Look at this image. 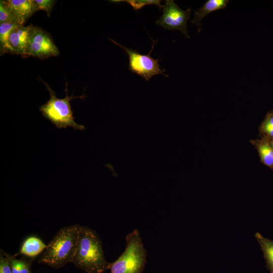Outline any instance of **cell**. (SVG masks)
Wrapping results in <instances>:
<instances>
[{"instance_id": "cell-3", "label": "cell", "mask_w": 273, "mask_h": 273, "mask_svg": "<svg viewBox=\"0 0 273 273\" xmlns=\"http://www.w3.org/2000/svg\"><path fill=\"white\" fill-rule=\"evenodd\" d=\"M41 82L48 90L50 96L49 100L39 108L42 116L59 129H66L71 127L75 130H84V125L78 124L75 121V117L70 103L71 101L74 99L84 100L85 98L84 94L79 96H73V94L69 96L67 83L66 82L64 89L66 93L65 97L59 99L56 97V93L47 82L42 81Z\"/></svg>"}, {"instance_id": "cell-18", "label": "cell", "mask_w": 273, "mask_h": 273, "mask_svg": "<svg viewBox=\"0 0 273 273\" xmlns=\"http://www.w3.org/2000/svg\"><path fill=\"white\" fill-rule=\"evenodd\" d=\"M17 22L20 25L16 18L14 16L10 10L6 6L4 1H0V24L8 22Z\"/></svg>"}, {"instance_id": "cell-9", "label": "cell", "mask_w": 273, "mask_h": 273, "mask_svg": "<svg viewBox=\"0 0 273 273\" xmlns=\"http://www.w3.org/2000/svg\"><path fill=\"white\" fill-rule=\"evenodd\" d=\"M5 4L16 18L21 25L36 11L33 0H7Z\"/></svg>"}, {"instance_id": "cell-11", "label": "cell", "mask_w": 273, "mask_h": 273, "mask_svg": "<svg viewBox=\"0 0 273 273\" xmlns=\"http://www.w3.org/2000/svg\"><path fill=\"white\" fill-rule=\"evenodd\" d=\"M257 150L260 161L271 169H273V149L270 140L264 136L250 141Z\"/></svg>"}, {"instance_id": "cell-14", "label": "cell", "mask_w": 273, "mask_h": 273, "mask_svg": "<svg viewBox=\"0 0 273 273\" xmlns=\"http://www.w3.org/2000/svg\"><path fill=\"white\" fill-rule=\"evenodd\" d=\"M20 25L17 22H8L0 24V52L1 55L7 53L8 41L11 31Z\"/></svg>"}, {"instance_id": "cell-7", "label": "cell", "mask_w": 273, "mask_h": 273, "mask_svg": "<svg viewBox=\"0 0 273 273\" xmlns=\"http://www.w3.org/2000/svg\"><path fill=\"white\" fill-rule=\"evenodd\" d=\"M163 14L156 24L170 30H179L185 36L190 37L187 31V22L190 18L191 10L181 9L173 0H166L163 6Z\"/></svg>"}, {"instance_id": "cell-16", "label": "cell", "mask_w": 273, "mask_h": 273, "mask_svg": "<svg viewBox=\"0 0 273 273\" xmlns=\"http://www.w3.org/2000/svg\"><path fill=\"white\" fill-rule=\"evenodd\" d=\"M259 130L260 136L267 138L270 140L273 139V110L267 113Z\"/></svg>"}, {"instance_id": "cell-5", "label": "cell", "mask_w": 273, "mask_h": 273, "mask_svg": "<svg viewBox=\"0 0 273 273\" xmlns=\"http://www.w3.org/2000/svg\"><path fill=\"white\" fill-rule=\"evenodd\" d=\"M150 38L153 43L151 49L147 55L141 54L136 50L127 48L109 38L114 43L121 48L128 56L129 70L143 77L147 81H148L154 76L157 75H162L168 77V76L165 74V70L160 68L159 61L161 60L154 59L151 56V53L158 40H154L151 37Z\"/></svg>"}, {"instance_id": "cell-13", "label": "cell", "mask_w": 273, "mask_h": 273, "mask_svg": "<svg viewBox=\"0 0 273 273\" xmlns=\"http://www.w3.org/2000/svg\"><path fill=\"white\" fill-rule=\"evenodd\" d=\"M255 237L263 252L266 267L273 273V240L264 237L258 232L255 233Z\"/></svg>"}, {"instance_id": "cell-2", "label": "cell", "mask_w": 273, "mask_h": 273, "mask_svg": "<svg viewBox=\"0 0 273 273\" xmlns=\"http://www.w3.org/2000/svg\"><path fill=\"white\" fill-rule=\"evenodd\" d=\"M80 225L62 228L47 245L38 262L54 268L72 263L76 252Z\"/></svg>"}, {"instance_id": "cell-21", "label": "cell", "mask_w": 273, "mask_h": 273, "mask_svg": "<svg viewBox=\"0 0 273 273\" xmlns=\"http://www.w3.org/2000/svg\"><path fill=\"white\" fill-rule=\"evenodd\" d=\"M270 145L273 149V139L271 140H270Z\"/></svg>"}, {"instance_id": "cell-15", "label": "cell", "mask_w": 273, "mask_h": 273, "mask_svg": "<svg viewBox=\"0 0 273 273\" xmlns=\"http://www.w3.org/2000/svg\"><path fill=\"white\" fill-rule=\"evenodd\" d=\"M9 260L12 273H32V259H18L14 255H9Z\"/></svg>"}, {"instance_id": "cell-4", "label": "cell", "mask_w": 273, "mask_h": 273, "mask_svg": "<svg viewBox=\"0 0 273 273\" xmlns=\"http://www.w3.org/2000/svg\"><path fill=\"white\" fill-rule=\"evenodd\" d=\"M124 251L113 262H110V273H142L147 261V251L137 229L125 238Z\"/></svg>"}, {"instance_id": "cell-12", "label": "cell", "mask_w": 273, "mask_h": 273, "mask_svg": "<svg viewBox=\"0 0 273 273\" xmlns=\"http://www.w3.org/2000/svg\"><path fill=\"white\" fill-rule=\"evenodd\" d=\"M47 246V245L39 238L30 236L24 240L19 252L14 256L22 254L33 258L44 251Z\"/></svg>"}, {"instance_id": "cell-20", "label": "cell", "mask_w": 273, "mask_h": 273, "mask_svg": "<svg viewBox=\"0 0 273 273\" xmlns=\"http://www.w3.org/2000/svg\"><path fill=\"white\" fill-rule=\"evenodd\" d=\"M0 273H12L9 260V254L2 250L0 254Z\"/></svg>"}, {"instance_id": "cell-8", "label": "cell", "mask_w": 273, "mask_h": 273, "mask_svg": "<svg viewBox=\"0 0 273 273\" xmlns=\"http://www.w3.org/2000/svg\"><path fill=\"white\" fill-rule=\"evenodd\" d=\"M32 24L15 27L11 32L8 41L7 53L20 55L25 58L27 44Z\"/></svg>"}, {"instance_id": "cell-19", "label": "cell", "mask_w": 273, "mask_h": 273, "mask_svg": "<svg viewBox=\"0 0 273 273\" xmlns=\"http://www.w3.org/2000/svg\"><path fill=\"white\" fill-rule=\"evenodd\" d=\"M33 2L36 11L43 10L50 17L56 1L54 0H33Z\"/></svg>"}, {"instance_id": "cell-10", "label": "cell", "mask_w": 273, "mask_h": 273, "mask_svg": "<svg viewBox=\"0 0 273 273\" xmlns=\"http://www.w3.org/2000/svg\"><path fill=\"white\" fill-rule=\"evenodd\" d=\"M229 2L228 0H208L200 9L195 11L191 23L197 26L198 32L201 30V22L205 16L212 12L225 8Z\"/></svg>"}, {"instance_id": "cell-6", "label": "cell", "mask_w": 273, "mask_h": 273, "mask_svg": "<svg viewBox=\"0 0 273 273\" xmlns=\"http://www.w3.org/2000/svg\"><path fill=\"white\" fill-rule=\"evenodd\" d=\"M59 50L51 35L41 28L32 25L27 44L25 57L44 59L59 55Z\"/></svg>"}, {"instance_id": "cell-17", "label": "cell", "mask_w": 273, "mask_h": 273, "mask_svg": "<svg viewBox=\"0 0 273 273\" xmlns=\"http://www.w3.org/2000/svg\"><path fill=\"white\" fill-rule=\"evenodd\" d=\"M113 3L124 2L130 5L135 11L141 9L147 5H154L157 6L160 9H162L163 5L161 4L160 0H118L112 1Z\"/></svg>"}, {"instance_id": "cell-1", "label": "cell", "mask_w": 273, "mask_h": 273, "mask_svg": "<svg viewBox=\"0 0 273 273\" xmlns=\"http://www.w3.org/2000/svg\"><path fill=\"white\" fill-rule=\"evenodd\" d=\"M72 263L87 273H103L108 269L110 262L106 259L102 241L95 231L80 226Z\"/></svg>"}]
</instances>
